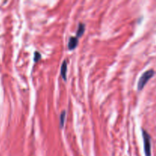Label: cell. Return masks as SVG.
<instances>
[{
    "label": "cell",
    "instance_id": "obj_1",
    "mask_svg": "<svg viewBox=\"0 0 156 156\" xmlns=\"http://www.w3.org/2000/svg\"><path fill=\"white\" fill-rule=\"evenodd\" d=\"M155 75V72L153 69H149L147 70L146 72H144L143 74L141 76L140 78V80L138 82V86L137 88L139 91H141L143 89L146 83L149 81V79L152 78V76Z\"/></svg>",
    "mask_w": 156,
    "mask_h": 156
},
{
    "label": "cell",
    "instance_id": "obj_2",
    "mask_svg": "<svg viewBox=\"0 0 156 156\" xmlns=\"http://www.w3.org/2000/svg\"><path fill=\"white\" fill-rule=\"evenodd\" d=\"M142 138L144 142V151L146 156H151V137L149 134L142 129Z\"/></svg>",
    "mask_w": 156,
    "mask_h": 156
},
{
    "label": "cell",
    "instance_id": "obj_3",
    "mask_svg": "<svg viewBox=\"0 0 156 156\" xmlns=\"http://www.w3.org/2000/svg\"><path fill=\"white\" fill-rule=\"evenodd\" d=\"M78 43V38L76 37H71L69 40L68 42V48L69 49H74L77 47Z\"/></svg>",
    "mask_w": 156,
    "mask_h": 156
},
{
    "label": "cell",
    "instance_id": "obj_4",
    "mask_svg": "<svg viewBox=\"0 0 156 156\" xmlns=\"http://www.w3.org/2000/svg\"><path fill=\"white\" fill-rule=\"evenodd\" d=\"M60 75H61L62 78H63L64 81H66L67 78V62L64 60L63 64L61 66V69H60Z\"/></svg>",
    "mask_w": 156,
    "mask_h": 156
},
{
    "label": "cell",
    "instance_id": "obj_5",
    "mask_svg": "<svg viewBox=\"0 0 156 156\" xmlns=\"http://www.w3.org/2000/svg\"><path fill=\"white\" fill-rule=\"evenodd\" d=\"M85 25L83 24V23H79L78 25V30H77V32H76V37L77 38L80 37L85 32Z\"/></svg>",
    "mask_w": 156,
    "mask_h": 156
},
{
    "label": "cell",
    "instance_id": "obj_6",
    "mask_svg": "<svg viewBox=\"0 0 156 156\" xmlns=\"http://www.w3.org/2000/svg\"><path fill=\"white\" fill-rule=\"evenodd\" d=\"M66 111H62L61 113H60V127L61 128H63L64 126V123H65V119H66Z\"/></svg>",
    "mask_w": 156,
    "mask_h": 156
},
{
    "label": "cell",
    "instance_id": "obj_7",
    "mask_svg": "<svg viewBox=\"0 0 156 156\" xmlns=\"http://www.w3.org/2000/svg\"><path fill=\"white\" fill-rule=\"evenodd\" d=\"M41 58V55L39 52H37V51L34 52V61L36 63V62L38 61V60H39Z\"/></svg>",
    "mask_w": 156,
    "mask_h": 156
}]
</instances>
